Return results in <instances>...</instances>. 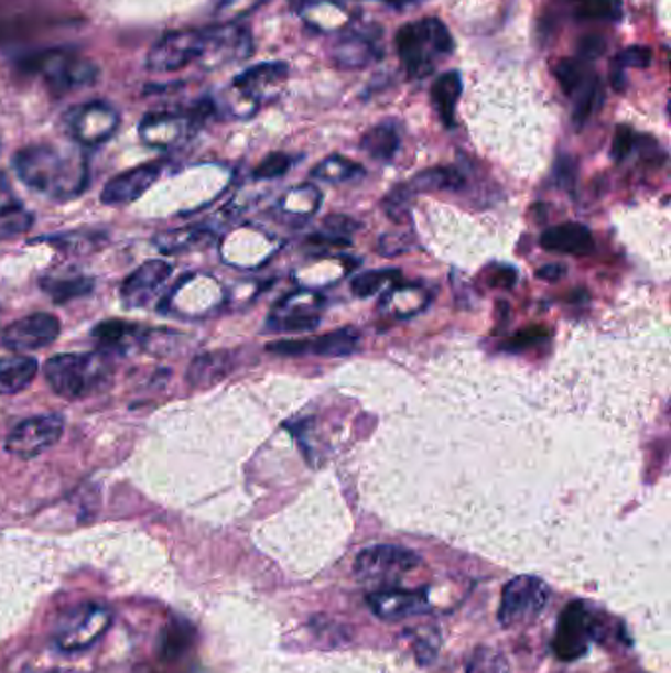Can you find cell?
Segmentation results:
<instances>
[{"label": "cell", "mask_w": 671, "mask_h": 673, "mask_svg": "<svg viewBox=\"0 0 671 673\" xmlns=\"http://www.w3.org/2000/svg\"><path fill=\"white\" fill-rule=\"evenodd\" d=\"M295 10H302L310 4V0H290Z\"/></svg>", "instance_id": "f6af8a7d"}, {"label": "cell", "mask_w": 671, "mask_h": 673, "mask_svg": "<svg viewBox=\"0 0 671 673\" xmlns=\"http://www.w3.org/2000/svg\"><path fill=\"white\" fill-rule=\"evenodd\" d=\"M264 0H221L217 17L223 19V24H232L235 20L247 17L252 10H257Z\"/></svg>", "instance_id": "d590c367"}, {"label": "cell", "mask_w": 671, "mask_h": 673, "mask_svg": "<svg viewBox=\"0 0 671 673\" xmlns=\"http://www.w3.org/2000/svg\"><path fill=\"white\" fill-rule=\"evenodd\" d=\"M553 75L563 93L567 97H573L591 77H595V72L591 69L588 62L581 57H565L553 67Z\"/></svg>", "instance_id": "f1b7e54d"}, {"label": "cell", "mask_w": 671, "mask_h": 673, "mask_svg": "<svg viewBox=\"0 0 671 673\" xmlns=\"http://www.w3.org/2000/svg\"><path fill=\"white\" fill-rule=\"evenodd\" d=\"M422 563V557L400 545H372L362 550L355 560V575L362 583L377 585H394L398 579L415 569Z\"/></svg>", "instance_id": "9c48e42d"}, {"label": "cell", "mask_w": 671, "mask_h": 673, "mask_svg": "<svg viewBox=\"0 0 671 673\" xmlns=\"http://www.w3.org/2000/svg\"><path fill=\"white\" fill-rule=\"evenodd\" d=\"M250 52L252 37L249 30L239 29L235 24H221L215 29L202 30V56L197 65L212 72L249 57Z\"/></svg>", "instance_id": "7c38bea8"}, {"label": "cell", "mask_w": 671, "mask_h": 673, "mask_svg": "<svg viewBox=\"0 0 671 673\" xmlns=\"http://www.w3.org/2000/svg\"><path fill=\"white\" fill-rule=\"evenodd\" d=\"M12 167L24 184L57 202L79 197L89 184L87 160L50 144L22 148L12 156Z\"/></svg>", "instance_id": "6da1fadb"}, {"label": "cell", "mask_w": 671, "mask_h": 673, "mask_svg": "<svg viewBox=\"0 0 671 673\" xmlns=\"http://www.w3.org/2000/svg\"><path fill=\"white\" fill-rule=\"evenodd\" d=\"M467 673H510L506 655L493 645H478L467 660Z\"/></svg>", "instance_id": "1f68e13d"}, {"label": "cell", "mask_w": 671, "mask_h": 673, "mask_svg": "<svg viewBox=\"0 0 671 673\" xmlns=\"http://www.w3.org/2000/svg\"><path fill=\"white\" fill-rule=\"evenodd\" d=\"M64 124L69 137L82 146H101L117 134L120 115L109 102L89 101L67 112Z\"/></svg>", "instance_id": "30bf717a"}, {"label": "cell", "mask_w": 671, "mask_h": 673, "mask_svg": "<svg viewBox=\"0 0 671 673\" xmlns=\"http://www.w3.org/2000/svg\"><path fill=\"white\" fill-rule=\"evenodd\" d=\"M552 590L548 583L533 575H520L502 589L498 622L505 628H524L533 625L548 607Z\"/></svg>", "instance_id": "8992f818"}, {"label": "cell", "mask_w": 671, "mask_h": 673, "mask_svg": "<svg viewBox=\"0 0 671 673\" xmlns=\"http://www.w3.org/2000/svg\"><path fill=\"white\" fill-rule=\"evenodd\" d=\"M465 184L455 167H430L423 170L418 176L412 177L410 184H405L408 192L415 195L420 192H442V189H459Z\"/></svg>", "instance_id": "83f0119b"}, {"label": "cell", "mask_w": 671, "mask_h": 673, "mask_svg": "<svg viewBox=\"0 0 671 673\" xmlns=\"http://www.w3.org/2000/svg\"><path fill=\"white\" fill-rule=\"evenodd\" d=\"M59 332H62V323L56 315L40 312L20 317L17 322L7 325L0 339L9 351L24 355L50 347L52 343H56Z\"/></svg>", "instance_id": "5bb4252c"}, {"label": "cell", "mask_w": 671, "mask_h": 673, "mask_svg": "<svg viewBox=\"0 0 671 673\" xmlns=\"http://www.w3.org/2000/svg\"><path fill=\"white\" fill-rule=\"evenodd\" d=\"M367 603L370 610L387 622H398L404 618L422 615L430 609V600L422 590L398 589V587L375 590L368 595Z\"/></svg>", "instance_id": "2e32d148"}, {"label": "cell", "mask_w": 671, "mask_h": 673, "mask_svg": "<svg viewBox=\"0 0 671 673\" xmlns=\"http://www.w3.org/2000/svg\"><path fill=\"white\" fill-rule=\"evenodd\" d=\"M36 375L37 360L32 359L29 355L14 352V355L0 357V394L4 397L19 394L32 384Z\"/></svg>", "instance_id": "44dd1931"}, {"label": "cell", "mask_w": 671, "mask_h": 673, "mask_svg": "<svg viewBox=\"0 0 671 673\" xmlns=\"http://www.w3.org/2000/svg\"><path fill=\"white\" fill-rule=\"evenodd\" d=\"M545 339V332L540 327H530L524 332L518 333L512 341L508 343L506 347L508 349H526V347H532L535 343L543 341Z\"/></svg>", "instance_id": "b9f144b4"}, {"label": "cell", "mask_w": 671, "mask_h": 673, "mask_svg": "<svg viewBox=\"0 0 671 673\" xmlns=\"http://www.w3.org/2000/svg\"><path fill=\"white\" fill-rule=\"evenodd\" d=\"M542 247L550 252H561L571 257H588L595 250V239L585 225L563 222L542 232Z\"/></svg>", "instance_id": "d6986e66"}, {"label": "cell", "mask_w": 671, "mask_h": 673, "mask_svg": "<svg viewBox=\"0 0 671 673\" xmlns=\"http://www.w3.org/2000/svg\"><path fill=\"white\" fill-rule=\"evenodd\" d=\"M22 211V202L9 182V177L0 172V217H12Z\"/></svg>", "instance_id": "f35d334b"}, {"label": "cell", "mask_w": 671, "mask_h": 673, "mask_svg": "<svg viewBox=\"0 0 671 673\" xmlns=\"http://www.w3.org/2000/svg\"><path fill=\"white\" fill-rule=\"evenodd\" d=\"M463 93V82L459 72H447L442 74L432 85L433 107L447 129L455 127V109Z\"/></svg>", "instance_id": "7402d4cb"}, {"label": "cell", "mask_w": 671, "mask_h": 673, "mask_svg": "<svg viewBox=\"0 0 671 673\" xmlns=\"http://www.w3.org/2000/svg\"><path fill=\"white\" fill-rule=\"evenodd\" d=\"M398 276H400L398 270H370V272H362L355 278L350 282V290L357 297H370V295L377 294L380 287Z\"/></svg>", "instance_id": "e575fe53"}, {"label": "cell", "mask_w": 671, "mask_h": 673, "mask_svg": "<svg viewBox=\"0 0 671 673\" xmlns=\"http://www.w3.org/2000/svg\"><path fill=\"white\" fill-rule=\"evenodd\" d=\"M64 425V417L59 414L29 417L10 432L4 447L10 455L29 462L52 449L62 439Z\"/></svg>", "instance_id": "8fae6325"}, {"label": "cell", "mask_w": 671, "mask_h": 673, "mask_svg": "<svg viewBox=\"0 0 671 673\" xmlns=\"http://www.w3.org/2000/svg\"><path fill=\"white\" fill-rule=\"evenodd\" d=\"M387 4L390 7H394V9H404V7H410V4H418L420 0H385Z\"/></svg>", "instance_id": "ee69618b"}, {"label": "cell", "mask_w": 671, "mask_h": 673, "mask_svg": "<svg viewBox=\"0 0 671 673\" xmlns=\"http://www.w3.org/2000/svg\"><path fill=\"white\" fill-rule=\"evenodd\" d=\"M359 345L360 333L355 327H343L312 341L304 339V352L320 357H349L357 352Z\"/></svg>", "instance_id": "603a6c76"}, {"label": "cell", "mask_w": 671, "mask_h": 673, "mask_svg": "<svg viewBox=\"0 0 671 673\" xmlns=\"http://www.w3.org/2000/svg\"><path fill=\"white\" fill-rule=\"evenodd\" d=\"M365 170L350 162L347 158L332 156L325 158L323 162H320L317 166L313 167L312 176L323 182H329V184H337V182H347L353 177L362 176Z\"/></svg>", "instance_id": "4dcf8cb0"}, {"label": "cell", "mask_w": 671, "mask_h": 673, "mask_svg": "<svg viewBox=\"0 0 671 673\" xmlns=\"http://www.w3.org/2000/svg\"><path fill=\"white\" fill-rule=\"evenodd\" d=\"M453 36L440 19L408 22L396 34V50L405 72L414 79H425L435 72L442 57L453 54Z\"/></svg>", "instance_id": "3957f363"}, {"label": "cell", "mask_w": 671, "mask_h": 673, "mask_svg": "<svg viewBox=\"0 0 671 673\" xmlns=\"http://www.w3.org/2000/svg\"><path fill=\"white\" fill-rule=\"evenodd\" d=\"M605 47H607V42L600 36L591 34V36L581 37L580 47H577L580 56L577 57L585 59V62H593V59H597L605 54Z\"/></svg>", "instance_id": "60d3db41"}, {"label": "cell", "mask_w": 671, "mask_h": 673, "mask_svg": "<svg viewBox=\"0 0 671 673\" xmlns=\"http://www.w3.org/2000/svg\"><path fill=\"white\" fill-rule=\"evenodd\" d=\"M207 239V232L202 229H177V231L160 232L154 239V247L164 254H175L192 249Z\"/></svg>", "instance_id": "d6a6232c"}, {"label": "cell", "mask_w": 671, "mask_h": 673, "mask_svg": "<svg viewBox=\"0 0 671 673\" xmlns=\"http://www.w3.org/2000/svg\"><path fill=\"white\" fill-rule=\"evenodd\" d=\"M112 610L97 605L84 603L75 609H69L57 620L54 640L64 652H82L97 644L111 627Z\"/></svg>", "instance_id": "52a82bcc"}, {"label": "cell", "mask_w": 671, "mask_h": 673, "mask_svg": "<svg viewBox=\"0 0 671 673\" xmlns=\"http://www.w3.org/2000/svg\"><path fill=\"white\" fill-rule=\"evenodd\" d=\"M44 372L57 397L77 402L111 387L115 367L107 352H67L47 360Z\"/></svg>", "instance_id": "7a4b0ae2"}, {"label": "cell", "mask_w": 671, "mask_h": 673, "mask_svg": "<svg viewBox=\"0 0 671 673\" xmlns=\"http://www.w3.org/2000/svg\"><path fill=\"white\" fill-rule=\"evenodd\" d=\"M360 150L378 162H390L400 150V134L392 122H382L365 132L360 139Z\"/></svg>", "instance_id": "484cf974"}, {"label": "cell", "mask_w": 671, "mask_h": 673, "mask_svg": "<svg viewBox=\"0 0 671 673\" xmlns=\"http://www.w3.org/2000/svg\"><path fill=\"white\" fill-rule=\"evenodd\" d=\"M202 56V30H180L160 37L147 56L148 72L174 74Z\"/></svg>", "instance_id": "4fadbf2b"}, {"label": "cell", "mask_w": 671, "mask_h": 673, "mask_svg": "<svg viewBox=\"0 0 671 673\" xmlns=\"http://www.w3.org/2000/svg\"><path fill=\"white\" fill-rule=\"evenodd\" d=\"M42 673H84V672H75V670H50V672Z\"/></svg>", "instance_id": "bcb514c9"}, {"label": "cell", "mask_w": 671, "mask_h": 673, "mask_svg": "<svg viewBox=\"0 0 671 673\" xmlns=\"http://www.w3.org/2000/svg\"><path fill=\"white\" fill-rule=\"evenodd\" d=\"M605 628L600 612H595L593 605L585 600H573L561 612L558 628L553 634V654L563 662H573L587 654L588 645L600 637Z\"/></svg>", "instance_id": "5b68a950"}, {"label": "cell", "mask_w": 671, "mask_h": 673, "mask_svg": "<svg viewBox=\"0 0 671 673\" xmlns=\"http://www.w3.org/2000/svg\"><path fill=\"white\" fill-rule=\"evenodd\" d=\"M635 144V132L628 129V127H618V129H616L615 140H613V150H610L616 162L625 160V158L632 152Z\"/></svg>", "instance_id": "ab89813d"}, {"label": "cell", "mask_w": 671, "mask_h": 673, "mask_svg": "<svg viewBox=\"0 0 671 673\" xmlns=\"http://www.w3.org/2000/svg\"><path fill=\"white\" fill-rule=\"evenodd\" d=\"M215 112V102L205 101L185 112H150L140 122L139 134L144 144L160 150L177 146L192 137L195 127Z\"/></svg>", "instance_id": "ba28073f"}, {"label": "cell", "mask_w": 671, "mask_h": 673, "mask_svg": "<svg viewBox=\"0 0 671 673\" xmlns=\"http://www.w3.org/2000/svg\"><path fill=\"white\" fill-rule=\"evenodd\" d=\"M650 64H652V50L650 47H626L623 52H618L615 57V67L625 69V72L628 67L640 69V67H648Z\"/></svg>", "instance_id": "8d00e7d4"}, {"label": "cell", "mask_w": 671, "mask_h": 673, "mask_svg": "<svg viewBox=\"0 0 671 673\" xmlns=\"http://www.w3.org/2000/svg\"><path fill=\"white\" fill-rule=\"evenodd\" d=\"M172 274V264L166 260H148L140 264L120 286V300L127 310L147 307L158 290L166 284Z\"/></svg>", "instance_id": "9a60e30c"}, {"label": "cell", "mask_w": 671, "mask_h": 673, "mask_svg": "<svg viewBox=\"0 0 671 673\" xmlns=\"http://www.w3.org/2000/svg\"><path fill=\"white\" fill-rule=\"evenodd\" d=\"M22 69L26 74L40 77L50 87V91H79L89 85L97 84L99 67L89 57L77 54L74 50H44L22 59Z\"/></svg>", "instance_id": "277c9868"}, {"label": "cell", "mask_w": 671, "mask_h": 673, "mask_svg": "<svg viewBox=\"0 0 671 673\" xmlns=\"http://www.w3.org/2000/svg\"><path fill=\"white\" fill-rule=\"evenodd\" d=\"M93 341L97 351L107 355H127L134 347H142L147 339V329L139 323L125 322V319H105L97 327H93Z\"/></svg>", "instance_id": "ac0fdd59"}, {"label": "cell", "mask_w": 671, "mask_h": 673, "mask_svg": "<svg viewBox=\"0 0 671 673\" xmlns=\"http://www.w3.org/2000/svg\"><path fill=\"white\" fill-rule=\"evenodd\" d=\"M290 167H292V158L285 154H270L258 164L255 177L257 180H277V177L284 176Z\"/></svg>", "instance_id": "74e56055"}, {"label": "cell", "mask_w": 671, "mask_h": 673, "mask_svg": "<svg viewBox=\"0 0 671 673\" xmlns=\"http://www.w3.org/2000/svg\"><path fill=\"white\" fill-rule=\"evenodd\" d=\"M235 370V355L229 351L203 352L190 365L187 382L195 388L213 387Z\"/></svg>", "instance_id": "ffe728a7"}, {"label": "cell", "mask_w": 671, "mask_h": 673, "mask_svg": "<svg viewBox=\"0 0 671 673\" xmlns=\"http://www.w3.org/2000/svg\"><path fill=\"white\" fill-rule=\"evenodd\" d=\"M563 272H565V268L560 267V264H552V267L540 268L538 278L548 280V282H558L563 276Z\"/></svg>", "instance_id": "7bdbcfd3"}, {"label": "cell", "mask_w": 671, "mask_h": 673, "mask_svg": "<svg viewBox=\"0 0 671 673\" xmlns=\"http://www.w3.org/2000/svg\"><path fill=\"white\" fill-rule=\"evenodd\" d=\"M378 56L377 46L370 37L353 32L349 36L340 37L335 47V59L343 69H359L370 64Z\"/></svg>", "instance_id": "d4e9b609"}, {"label": "cell", "mask_w": 671, "mask_h": 673, "mask_svg": "<svg viewBox=\"0 0 671 673\" xmlns=\"http://www.w3.org/2000/svg\"><path fill=\"white\" fill-rule=\"evenodd\" d=\"M37 240H46L47 245L56 247L65 254H89V252H95L101 245H105L107 237L101 232L74 231L62 232V235H54V237H42Z\"/></svg>", "instance_id": "f546056e"}, {"label": "cell", "mask_w": 671, "mask_h": 673, "mask_svg": "<svg viewBox=\"0 0 671 673\" xmlns=\"http://www.w3.org/2000/svg\"><path fill=\"white\" fill-rule=\"evenodd\" d=\"M598 95H600V85H598L597 75L591 77L587 84L581 87L580 91L575 93L573 99V122L575 127H583L587 122L588 117L597 109Z\"/></svg>", "instance_id": "836d02e7"}, {"label": "cell", "mask_w": 671, "mask_h": 673, "mask_svg": "<svg viewBox=\"0 0 671 673\" xmlns=\"http://www.w3.org/2000/svg\"><path fill=\"white\" fill-rule=\"evenodd\" d=\"M162 174V162H150L130 167L119 176L112 177L102 187L101 202L105 205H127L140 199Z\"/></svg>", "instance_id": "e0dca14e"}, {"label": "cell", "mask_w": 671, "mask_h": 673, "mask_svg": "<svg viewBox=\"0 0 671 673\" xmlns=\"http://www.w3.org/2000/svg\"><path fill=\"white\" fill-rule=\"evenodd\" d=\"M575 20H605L616 22L623 19V0H561Z\"/></svg>", "instance_id": "4316f807"}, {"label": "cell", "mask_w": 671, "mask_h": 673, "mask_svg": "<svg viewBox=\"0 0 671 673\" xmlns=\"http://www.w3.org/2000/svg\"><path fill=\"white\" fill-rule=\"evenodd\" d=\"M42 292L56 305L69 304L77 297L89 295L95 287V280L84 274H69V276H47L40 280Z\"/></svg>", "instance_id": "cb8c5ba5"}]
</instances>
